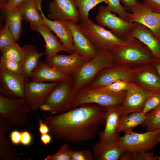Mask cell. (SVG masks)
I'll use <instances>...</instances> for the list:
<instances>
[{"label": "cell", "instance_id": "1", "mask_svg": "<svg viewBox=\"0 0 160 160\" xmlns=\"http://www.w3.org/2000/svg\"><path fill=\"white\" fill-rule=\"evenodd\" d=\"M105 112L99 105L88 103L55 115L43 113V120L52 136L75 144L95 137L99 126L105 124Z\"/></svg>", "mask_w": 160, "mask_h": 160}, {"label": "cell", "instance_id": "2", "mask_svg": "<svg viewBox=\"0 0 160 160\" xmlns=\"http://www.w3.org/2000/svg\"><path fill=\"white\" fill-rule=\"evenodd\" d=\"M121 44L109 50L115 64H125L132 68L145 65L156 58L150 49L138 39H125Z\"/></svg>", "mask_w": 160, "mask_h": 160}, {"label": "cell", "instance_id": "3", "mask_svg": "<svg viewBox=\"0 0 160 160\" xmlns=\"http://www.w3.org/2000/svg\"><path fill=\"white\" fill-rule=\"evenodd\" d=\"M74 86V77L68 76L58 82L44 103L52 115L64 112L72 109V106L78 94Z\"/></svg>", "mask_w": 160, "mask_h": 160}, {"label": "cell", "instance_id": "4", "mask_svg": "<svg viewBox=\"0 0 160 160\" xmlns=\"http://www.w3.org/2000/svg\"><path fill=\"white\" fill-rule=\"evenodd\" d=\"M115 64L108 50L98 49L95 57L86 61L74 77V86L79 91L87 87L102 70Z\"/></svg>", "mask_w": 160, "mask_h": 160}, {"label": "cell", "instance_id": "5", "mask_svg": "<svg viewBox=\"0 0 160 160\" xmlns=\"http://www.w3.org/2000/svg\"><path fill=\"white\" fill-rule=\"evenodd\" d=\"M127 91L113 93L102 91L96 88L84 87L79 91L78 96L72 106V109L81 105L95 103L103 109L121 105L125 100Z\"/></svg>", "mask_w": 160, "mask_h": 160}, {"label": "cell", "instance_id": "6", "mask_svg": "<svg viewBox=\"0 0 160 160\" xmlns=\"http://www.w3.org/2000/svg\"><path fill=\"white\" fill-rule=\"evenodd\" d=\"M117 141L124 151L136 153L151 150L160 142V129L143 133L131 131L119 137Z\"/></svg>", "mask_w": 160, "mask_h": 160}, {"label": "cell", "instance_id": "7", "mask_svg": "<svg viewBox=\"0 0 160 160\" xmlns=\"http://www.w3.org/2000/svg\"><path fill=\"white\" fill-rule=\"evenodd\" d=\"M32 111L25 97L12 98L0 94V117L11 126L25 125Z\"/></svg>", "mask_w": 160, "mask_h": 160}, {"label": "cell", "instance_id": "8", "mask_svg": "<svg viewBox=\"0 0 160 160\" xmlns=\"http://www.w3.org/2000/svg\"><path fill=\"white\" fill-rule=\"evenodd\" d=\"M77 25L82 32L98 49L109 50L124 41L110 31L95 24L90 19L80 22Z\"/></svg>", "mask_w": 160, "mask_h": 160}, {"label": "cell", "instance_id": "9", "mask_svg": "<svg viewBox=\"0 0 160 160\" xmlns=\"http://www.w3.org/2000/svg\"><path fill=\"white\" fill-rule=\"evenodd\" d=\"M133 68L125 64H115L101 71L87 86L92 89L111 84L118 81L132 82Z\"/></svg>", "mask_w": 160, "mask_h": 160}, {"label": "cell", "instance_id": "10", "mask_svg": "<svg viewBox=\"0 0 160 160\" xmlns=\"http://www.w3.org/2000/svg\"><path fill=\"white\" fill-rule=\"evenodd\" d=\"M95 19L97 24L108 28L113 34L123 40L126 38L133 23L117 16L103 4L98 7Z\"/></svg>", "mask_w": 160, "mask_h": 160}, {"label": "cell", "instance_id": "11", "mask_svg": "<svg viewBox=\"0 0 160 160\" xmlns=\"http://www.w3.org/2000/svg\"><path fill=\"white\" fill-rule=\"evenodd\" d=\"M27 82L22 75L13 73L0 66V94L12 98L25 97Z\"/></svg>", "mask_w": 160, "mask_h": 160}, {"label": "cell", "instance_id": "12", "mask_svg": "<svg viewBox=\"0 0 160 160\" xmlns=\"http://www.w3.org/2000/svg\"><path fill=\"white\" fill-rule=\"evenodd\" d=\"M129 21L145 26L160 41V13L152 11L144 2L138 1L131 12L128 13Z\"/></svg>", "mask_w": 160, "mask_h": 160}, {"label": "cell", "instance_id": "13", "mask_svg": "<svg viewBox=\"0 0 160 160\" xmlns=\"http://www.w3.org/2000/svg\"><path fill=\"white\" fill-rule=\"evenodd\" d=\"M133 69L132 83L152 95H160V77L152 63Z\"/></svg>", "mask_w": 160, "mask_h": 160}, {"label": "cell", "instance_id": "14", "mask_svg": "<svg viewBox=\"0 0 160 160\" xmlns=\"http://www.w3.org/2000/svg\"><path fill=\"white\" fill-rule=\"evenodd\" d=\"M58 82H38L28 81L25 87V97L32 111L39 109Z\"/></svg>", "mask_w": 160, "mask_h": 160}, {"label": "cell", "instance_id": "15", "mask_svg": "<svg viewBox=\"0 0 160 160\" xmlns=\"http://www.w3.org/2000/svg\"><path fill=\"white\" fill-rule=\"evenodd\" d=\"M65 21L72 33L74 52L80 55L86 61L93 59L98 49L82 32L76 23L69 20Z\"/></svg>", "mask_w": 160, "mask_h": 160}, {"label": "cell", "instance_id": "16", "mask_svg": "<svg viewBox=\"0 0 160 160\" xmlns=\"http://www.w3.org/2000/svg\"><path fill=\"white\" fill-rule=\"evenodd\" d=\"M48 18L51 20H69L76 23L80 21L79 12L73 0H52L49 3Z\"/></svg>", "mask_w": 160, "mask_h": 160}, {"label": "cell", "instance_id": "17", "mask_svg": "<svg viewBox=\"0 0 160 160\" xmlns=\"http://www.w3.org/2000/svg\"><path fill=\"white\" fill-rule=\"evenodd\" d=\"M126 91L124 101L120 107L121 116L141 112L145 100L153 95L133 83Z\"/></svg>", "mask_w": 160, "mask_h": 160}, {"label": "cell", "instance_id": "18", "mask_svg": "<svg viewBox=\"0 0 160 160\" xmlns=\"http://www.w3.org/2000/svg\"><path fill=\"white\" fill-rule=\"evenodd\" d=\"M86 62L80 55L73 52L69 55L57 54L46 63L66 76H74Z\"/></svg>", "mask_w": 160, "mask_h": 160}, {"label": "cell", "instance_id": "19", "mask_svg": "<svg viewBox=\"0 0 160 160\" xmlns=\"http://www.w3.org/2000/svg\"><path fill=\"white\" fill-rule=\"evenodd\" d=\"M116 106L103 109L105 111L104 119L105 126L104 129L99 133L100 140L109 143L117 140L119 134L117 128L121 117L120 107Z\"/></svg>", "mask_w": 160, "mask_h": 160}, {"label": "cell", "instance_id": "20", "mask_svg": "<svg viewBox=\"0 0 160 160\" xmlns=\"http://www.w3.org/2000/svg\"><path fill=\"white\" fill-rule=\"evenodd\" d=\"M127 38L138 39L150 49L156 59L160 60V41L148 28L139 23H133L128 32Z\"/></svg>", "mask_w": 160, "mask_h": 160}, {"label": "cell", "instance_id": "21", "mask_svg": "<svg viewBox=\"0 0 160 160\" xmlns=\"http://www.w3.org/2000/svg\"><path fill=\"white\" fill-rule=\"evenodd\" d=\"M30 27L39 33L45 41V50L44 53L46 56L45 62H47L60 52L64 51L69 53L60 40L53 34V31L47 26L30 25Z\"/></svg>", "mask_w": 160, "mask_h": 160}, {"label": "cell", "instance_id": "22", "mask_svg": "<svg viewBox=\"0 0 160 160\" xmlns=\"http://www.w3.org/2000/svg\"><path fill=\"white\" fill-rule=\"evenodd\" d=\"M39 10L46 26L56 34L69 53L74 52L72 33L65 21L50 20L45 16L42 12L41 7H39Z\"/></svg>", "mask_w": 160, "mask_h": 160}, {"label": "cell", "instance_id": "23", "mask_svg": "<svg viewBox=\"0 0 160 160\" xmlns=\"http://www.w3.org/2000/svg\"><path fill=\"white\" fill-rule=\"evenodd\" d=\"M68 76L49 66L45 61H39L31 79V81L38 82H59Z\"/></svg>", "mask_w": 160, "mask_h": 160}, {"label": "cell", "instance_id": "24", "mask_svg": "<svg viewBox=\"0 0 160 160\" xmlns=\"http://www.w3.org/2000/svg\"><path fill=\"white\" fill-rule=\"evenodd\" d=\"M11 125L6 119L0 117V160H20L16 147L6 135Z\"/></svg>", "mask_w": 160, "mask_h": 160}, {"label": "cell", "instance_id": "25", "mask_svg": "<svg viewBox=\"0 0 160 160\" xmlns=\"http://www.w3.org/2000/svg\"><path fill=\"white\" fill-rule=\"evenodd\" d=\"M117 140L109 143L100 140L96 143L93 148L94 160H118L120 159L124 151L119 145Z\"/></svg>", "mask_w": 160, "mask_h": 160}, {"label": "cell", "instance_id": "26", "mask_svg": "<svg viewBox=\"0 0 160 160\" xmlns=\"http://www.w3.org/2000/svg\"><path fill=\"white\" fill-rule=\"evenodd\" d=\"M23 47L24 54L20 63L22 68V75L28 82L39 58L44 54V52H39L37 47L34 45L26 44Z\"/></svg>", "mask_w": 160, "mask_h": 160}, {"label": "cell", "instance_id": "27", "mask_svg": "<svg viewBox=\"0 0 160 160\" xmlns=\"http://www.w3.org/2000/svg\"><path fill=\"white\" fill-rule=\"evenodd\" d=\"M44 0H26L18 8L21 12L23 20L29 22L30 25H46L39 10Z\"/></svg>", "mask_w": 160, "mask_h": 160}, {"label": "cell", "instance_id": "28", "mask_svg": "<svg viewBox=\"0 0 160 160\" xmlns=\"http://www.w3.org/2000/svg\"><path fill=\"white\" fill-rule=\"evenodd\" d=\"M2 9L5 20L12 34L15 41H17L22 33V21L23 20L21 12L19 9Z\"/></svg>", "mask_w": 160, "mask_h": 160}, {"label": "cell", "instance_id": "29", "mask_svg": "<svg viewBox=\"0 0 160 160\" xmlns=\"http://www.w3.org/2000/svg\"><path fill=\"white\" fill-rule=\"evenodd\" d=\"M145 114L142 112H133L121 116L117 128V132L125 133L132 130L138 125L143 126L146 119Z\"/></svg>", "mask_w": 160, "mask_h": 160}, {"label": "cell", "instance_id": "30", "mask_svg": "<svg viewBox=\"0 0 160 160\" xmlns=\"http://www.w3.org/2000/svg\"><path fill=\"white\" fill-rule=\"evenodd\" d=\"M73 1L79 12L80 22L89 20V12L98 4L103 3L108 4L107 0H73Z\"/></svg>", "mask_w": 160, "mask_h": 160}, {"label": "cell", "instance_id": "31", "mask_svg": "<svg viewBox=\"0 0 160 160\" xmlns=\"http://www.w3.org/2000/svg\"><path fill=\"white\" fill-rule=\"evenodd\" d=\"M0 50L1 57L19 63L23 57L24 52L23 47H20L16 42Z\"/></svg>", "mask_w": 160, "mask_h": 160}, {"label": "cell", "instance_id": "32", "mask_svg": "<svg viewBox=\"0 0 160 160\" xmlns=\"http://www.w3.org/2000/svg\"><path fill=\"white\" fill-rule=\"evenodd\" d=\"M145 114L146 119L143 126L146 132L160 129V105Z\"/></svg>", "mask_w": 160, "mask_h": 160}, {"label": "cell", "instance_id": "33", "mask_svg": "<svg viewBox=\"0 0 160 160\" xmlns=\"http://www.w3.org/2000/svg\"><path fill=\"white\" fill-rule=\"evenodd\" d=\"M72 150L69 144L65 143L61 146L58 151L52 155L47 156L45 160H71V154Z\"/></svg>", "mask_w": 160, "mask_h": 160}, {"label": "cell", "instance_id": "34", "mask_svg": "<svg viewBox=\"0 0 160 160\" xmlns=\"http://www.w3.org/2000/svg\"><path fill=\"white\" fill-rule=\"evenodd\" d=\"M16 42L7 24L5 23L0 31V49Z\"/></svg>", "mask_w": 160, "mask_h": 160}, {"label": "cell", "instance_id": "35", "mask_svg": "<svg viewBox=\"0 0 160 160\" xmlns=\"http://www.w3.org/2000/svg\"><path fill=\"white\" fill-rule=\"evenodd\" d=\"M132 83L118 81L108 85L95 88L102 91L116 93L124 91H127L129 88Z\"/></svg>", "mask_w": 160, "mask_h": 160}, {"label": "cell", "instance_id": "36", "mask_svg": "<svg viewBox=\"0 0 160 160\" xmlns=\"http://www.w3.org/2000/svg\"><path fill=\"white\" fill-rule=\"evenodd\" d=\"M106 6L111 12L117 15L125 20L129 21L128 13L124 8L119 0H107Z\"/></svg>", "mask_w": 160, "mask_h": 160}, {"label": "cell", "instance_id": "37", "mask_svg": "<svg viewBox=\"0 0 160 160\" xmlns=\"http://www.w3.org/2000/svg\"><path fill=\"white\" fill-rule=\"evenodd\" d=\"M0 66L13 73L22 75V68L19 62L12 61L1 56Z\"/></svg>", "mask_w": 160, "mask_h": 160}, {"label": "cell", "instance_id": "38", "mask_svg": "<svg viewBox=\"0 0 160 160\" xmlns=\"http://www.w3.org/2000/svg\"><path fill=\"white\" fill-rule=\"evenodd\" d=\"M160 105V95H152L145 101L141 112L145 114Z\"/></svg>", "mask_w": 160, "mask_h": 160}, {"label": "cell", "instance_id": "39", "mask_svg": "<svg viewBox=\"0 0 160 160\" xmlns=\"http://www.w3.org/2000/svg\"><path fill=\"white\" fill-rule=\"evenodd\" d=\"M143 151L136 153L129 152L130 160H159L160 157L154 155V152L149 153Z\"/></svg>", "mask_w": 160, "mask_h": 160}, {"label": "cell", "instance_id": "40", "mask_svg": "<svg viewBox=\"0 0 160 160\" xmlns=\"http://www.w3.org/2000/svg\"><path fill=\"white\" fill-rule=\"evenodd\" d=\"M71 160H94L93 153L87 150L74 151L72 150Z\"/></svg>", "mask_w": 160, "mask_h": 160}, {"label": "cell", "instance_id": "41", "mask_svg": "<svg viewBox=\"0 0 160 160\" xmlns=\"http://www.w3.org/2000/svg\"><path fill=\"white\" fill-rule=\"evenodd\" d=\"M32 137L31 133L28 130L21 132L20 144L24 146L30 145L32 142Z\"/></svg>", "mask_w": 160, "mask_h": 160}, {"label": "cell", "instance_id": "42", "mask_svg": "<svg viewBox=\"0 0 160 160\" xmlns=\"http://www.w3.org/2000/svg\"><path fill=\"white\" fill-rule=\"evenodd\" d=\"M149 7L151 10L160 13V0H141Z\"/></svg>", "mask_w": 160, "mask_h": 160}, {"label": "cell", "instance_id": "43", "mask_svg": "<svg viewBox=\"0 0 160 160\" xmlns=\"http://www.w3.org/2000/svg\"><path fill=\"white\" fill-rule=\"evenodd\" d=\"M124 8L128 12H131L137 4V0H119Z\"/></svg>", "mask_w": 160, "mask_h": 160}, {"label": "cell", "instance_id": "44", "mask_svg": "<svg viewBox=\"0 0 160 160\" xmlns=\"http://www.w3.org/2000/svg\"><path fill=\"white\" fill-rule=\"evenodd\" d=\"M10 141L14 145H18L20 143L21 132L14 130L10 134Z\"/></svg>", "mask_w": 160, "mask_h": 160}, {"label": "cell", "instance_id": "45", "mask_svg": "<svg viewBox=\"0 0 160 160\" xmlns=\"http://www.w3.org/2000/svg\"><path fill=\"white\" fill-rule=\"evenodd\" d=\"M26 0H8L4 8L12 9L18 8Z\"/></svg>", "mask_w": 160, "mask_h": 160}, {"label": "cell", "instance_id": "46", "mask_svg": "<svg viewBox=\"0 0 160 160\" xmlns=\"http://www.w3.org/2000/svg\"><path fill=\"white\" fill-rule=\"evenodd\" d=\"M37 121L39 125V132L41 134L49 133V127L44 122L43 119L39 118L37 119Z\"/></svg>", "mask_w": 160, "mask_h": 160}, {"label": "cell", "instance_id": "47", "mask_svg": "<svg viewBox=\"0 0 160 160\" xmlns=\"http://www.w3.org/2000/svg\"><path fill=\"white\" fill-rule=\"evenodd\" d=\"M40 139L41 142L46 146L50 143L52 140L51 135L47 133L41 134L40 136Z\"/></svg>", "mask_w": 160, "mask_h": 160}, {"label": "cell", "instance_id": "48", "mask_svg": "<svg viewBox=\"0 0 160 160\" xmlns=\"http://www.w3.org/2000/svg\"><path fill=\"white\" fill-rule=\"evenodd\" d=\"M152 63L156 73L160 77V60L156 59Z\"/></svg>", "mask_w": 160, "mask_h": 160}, {"label": "cell", "instance_id": "49", "mask_svg": "<svg viewBox=\"0 0 160 160\" xmlns=\"http://www.w3.org/2000/svg\"><path fill=\"white\" fill-rule=\"evenodd\" d=\"M8 0H0V7L1 9L4 8Z\"/></svg>", "mask_w": 160, "mask_h": 160}]
</instances>
